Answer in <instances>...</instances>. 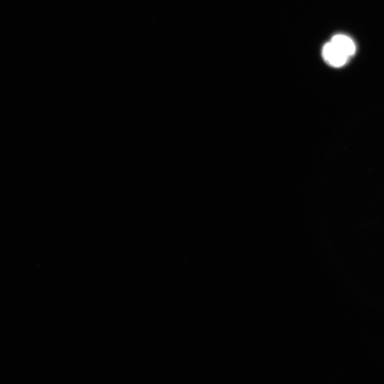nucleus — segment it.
Instances as JSON below:
<instances>
[{
    "instance_id": "nucleus-2",
    "label": "nucleus",
    "mask_w": 384,
    "mask_h": 384,
    "mask_svg": "<svg viewBox=\"0 0 384 384\" xmlns=\"http://www.w3.org/2000/svg\"><path fill=\"white\" fill-rule=\"evenodd\" d=\"M331 41L348 58L354 54L356 46L349 37L338 34L334 36Z\"/></svg>"
},
{
    "instance_id": "nucleus-1",
    "label": "nucleus",
    "mask_w": 384,
    "mask_h": 384,
    "mask_svg": "<svg viewBox=\"0 0 384 384\" xmlns=\"http://www.w3.org/2000/svg\"><path fill=\"white\" fill-rule=\"evenodd\" d=\"M322 55L324 60L331 65L340 67L343 65L348 57L337 48L331 41L323 47Z\"/></svg>"
}]
</instances>
